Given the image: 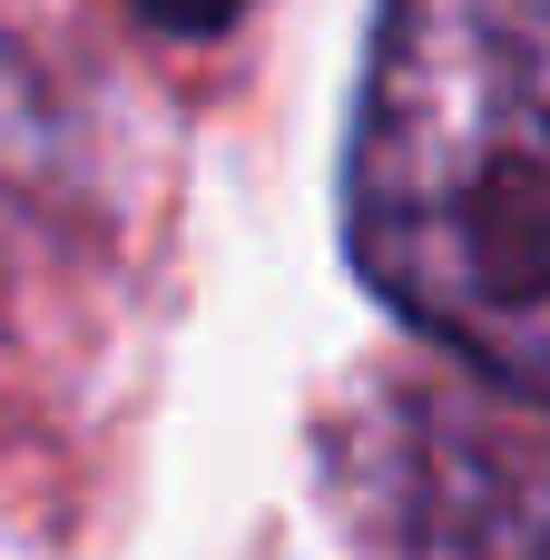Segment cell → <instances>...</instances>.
Instances as JSON below:
<instances>
[{
	"mask_svg": "<svg viewBox=\"0 0 550 560\" xmlns=\"http://www.w3.org/2000/svg\"><path fill=\"white\" fill-rule=\"evenodd\" d=\"M157 39H226L236 20H246V0H128Z\"/></svg>",
	"mask_w": 550,
	"mask_h": 560,
	"instance_id": "3",
	"label": "cell"
},
{
	"mask_svg": "<svg viewBox=\"0 0 550 560\" xmlns=\"http://www.w3.org/2000/svg\"><path fill=\"white\" fill-rule=\"evenodd\" d=\"M344 236L413 335L550 404V0H384Z\"/></svg>",
	"mask_w": 550,
	"mask_h": 560,
	"instance_id": "1",
	"label": "cell"
},
{
	"mask_svg": "<svg viewBox=\"0 0 550 560\" xmlns=\"http://www.w3.org/2000/svg\"><path fill=\"white\" fill-rule=\"evenodd\" d=\"M315 482L354 560H550V453L433 374L344 394L315 433Z\"/></svg>",
	"mask_w": 550,
	"mask_h": 560,
	"instance_id": "2",
	"label": "cell"
}]
</instances>
